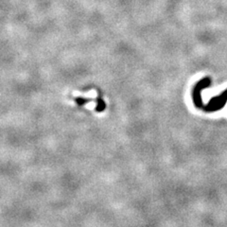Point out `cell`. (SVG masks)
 Returning <instances> with one entry per match:
<instances>
[{
    "mask_svg": "<svg viewBox=\"0 0 227 227\" xmlns=\"http://www.w3.org/2000/svg\"><path fill=\"white\" fill-rule=\"evenodd\" d=\"M210 80L209 79H205V80H202L201 81H199L193 89V93H192V98H193V102H194V105L201 109L202 106L204 105L203 103V100H202V97H201V92L203 89L208 87L210 85Z\"/></svg>",
    "mask_w": 227,
    "mask_h": 227,
    "instance_id": "obj_2",
    "label": "cell"
},
{
    "mask_svg": "<svg viewBox=\"0 0 227 227\" xmlns=\"http://www.w3.org/2000/svg\"><path fill=\"white\" fill-rule=\"evenodd\" d=\"M227 102V89L224 90L220 96L212 98L206 105L202 106V110L205 112H216L222 109Z\"/></svg>",
    "mask_w": 227,
    "mask_h": 227,
    "instance_id": "obj_1",
    "label": "cell"
},
{
    "mask_svg": "<svg viewBox=\"0 0 227 227\" xmlns=\"http://www.w3.org/2000/svg\"><path fill=\"white\" fill-rule=\"evenodd\" d=\"M99 102H98V107H97V111H99V112H101V111H103L104 109H105V102L102 100V99H99V100H98Z\"/></svg>",
    "mask_w": 227,
    "mask_h": 227,
    "instance_id": "obj_3",
    "label": "cell"
}]
</instances>
